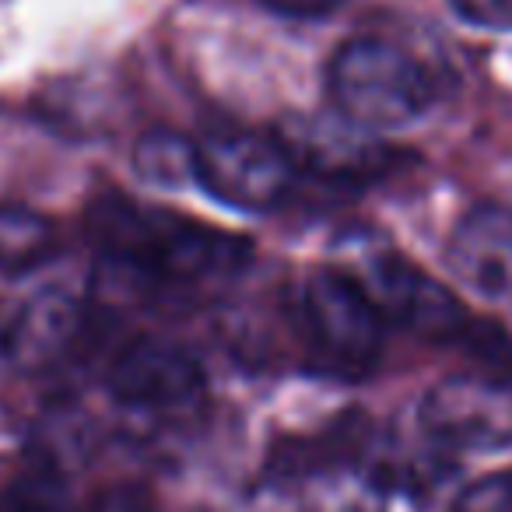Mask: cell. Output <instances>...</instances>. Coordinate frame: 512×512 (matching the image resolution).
<instances>
[{
	"instance_id": "1",
	"label": "cell",
	"mask_w": 512,
	"mask_h": 512,
	"mask_svg": "<svg viewBox=\"0 0 512 512\" xmlns=\"http://www.w3.org/2000/svg\"><path fill=\"white\" fill-rule=\"evenodd\" d=\"M99 242L130 274L165 285H200L242 271L253 256L249 239L221 228L193 225L165 211H141L123 200H109L95 218Z\"/></svg>"
},
{
	"instance_id": "2",
	"label": "cell",
	"mask_w": 512,
	"mask_h": 512,
	"mask_svg": "<svg viewBox=\"0 0 512 512\" xmlns=\"http://www.w3.org/2000/svg\"><path fill=\"white\" fill-rule=\"evenodd\" d=\"M327 88L337 113L362 130H393L432 106L425 64L386 39H351L334 53Z\"/></svg>"
},
{
	"instance_id": "3",
	"label": "cell",
	"mask_w": 512,
	"mask_h": 512,
	"mask_svg": "<svg viewBox=\"0 0 512 512\" xmlns=\"http://www.w3.org/2000/svg\"><path fill=\"white\" fill-rule=\"evenodd\" d=\"M197 183L239 211H271L292 193L295 162L274 137L221 130L197 141Z\"/></svg>"
},
{
	"instance_id": "4",
	"label": "cell",
	"mask_w": 512,
	"mask_h": 512,
	"mask_svg": "<svg viewBox=\"0 0 512 512\" xmlns=\"http://www.w3.org/2000/svg\"><path fill=\"white\" fill-rule=\"evenodd\" d=\"M302 323L316 355L341 372H365L383 348V316L348 271H316L302 292Z\"/></svg>"
},
{
	"instance_id": "5",
	"label": "cell",
	"mask_w": 512,
	"mask_h": 512,
	"mask_svg": "<svg viewBox=\"0 0 512 512\" xmlns=\"http://www.w3.org/2000/svg\"><path fill=\"white\" fill-rule=\"evenodd\" d=\"M421 428L453 453H495L512 446V379L449 376L421 400Z\"/></svg>"
},
{
	"instance_id": "6",
	"label": "cell",
	"mask_w": 512,
	"mask_h": 512,
	"mask_svg": "<svg viewBox=\"0 0 512 512\" xmlns=\"http://www.w3.org/2000/svg\"><path fill=\"white\" fill-rule=\"evenodd\" d=\"M351 278L365 288L383 320L404 330H414L421 337H456L467 327V313L456 295L393 249L369 253L362 271Z\"/></svg>"
},
{
	"instance_id": "7",
	"label": "cell",
	"mask_w": 512,
	"mask_h": 512,
	"mask_svg": "<svg viewBox=\"0 0 512 512\" xmlns=\"http://www.w3.org/2000/svg\"><path fill=\"white\" fill-rule=\"evenodd\" d=\"M106 390L127 411L165 418V414L186 411L204 397V369L179 344L137 341L109 365Z\"/></svg>"
},
{
	"instance_id": "8",
	"label": "cell",
	"mask_w": 512,
	"mask_h": 512,
	"mask_svg": "<svg viewBox=\"0 0 512 512\" xmlns=\"http://www.w3.org/2000/svg\"><path fill=\"white\" fill-rule=\"evenodd\" d=\"M453 274L484 295L512 292V207L477 204L456 225L449 239Z\"/></svg>"
},
{
	"instance_id": "9",
	"label": "cell",
	"mask_w": 512,
	"mask_h": 512,
	"mask_svg": "<svg viewBox=\"0 0 512 512\" xmlns=\"http://www.w3.org/2000/svg\"><path fill=\"white\" fill-rule=\"evenodd\" d=\"M81 323H85L81 302L64 288H46L18 309L8 330L0 334V348L22 369H46L74 348Z\"/></svg>"
},
{
	"instance_id": "10",
	"label": "cell",
	"mask_w": 512,
	"mask_h": 512,
	"mask_svg": "<svg viewBox=\"0 0 512 512\" xmlns=\"http://www.w3.org/2000/svg\"><path fill=\"white\" fill-rule=\"evenodd\" d=\"M393 484L379 467L330 456L299 470V512H390Z\"/></svg>"
},
{
	"instance_id": "11",
	"label": "cell",
	"mask_w": 512,
	"mask_h": 512,
	"mask_svg": "<svg viewBox=\"0 0 512 512\" xmlns=\"http://www.w3.org/2000/svg\"><path fill=\"white\" fill-rule=\"evenodd\" d=\"M281 144L292 155L295 169L306 165V169H316L323 176L334 179H348V176H369L379 165V155L383 151L372 141H365L362 127H355L351 120H306L302 130H295L292 137H281Z\"/></svg>"
},
{
	"instance_id": "12",
	"label": "cell",
	"mask_w": 512,
	"mask_h": 512,
	"mask_svg": "<svg viewBox=\"0 0 512 512\" xmlns=\"http://www.w3.org/2000/svg\"><path fill=\"white\" fill-rule=\"evenodd\" d=\"M57 228L46 214L25 204H0V274L22 278L53 260Z\"/></svg>"
},
{
	"instance_id": "13",
	"label": "cell",
	"mask_w": 512,
	"mask_h": 512,
	"mask_svg": "<svg viewBox=\"0 0 512 512\" xmlns=\"http://www.w3.org/2000/svg\"><path fill=\"white\" fill-rule=\"evenodd\" d=\"M134 169L151 186L197 183V144L176 130H148L134 148Z\"/></svg>"
},
{
	"instance_id": "14",
	"label": "cell",
	"mask_w": 512,
	"mask_h": 512,
	"mask_svg": "<svg viewBox=\"0 0 512 512\" xmlns=\"http://www.w3.org/2000/svg\"><path fill=\"white\" fill-rule=\"evenodd\" d=\"M0 512H67L64 484L57 470L32 467L0 491Z\"/></svg>"
},
{
	"instance_id": "15",
	"label": "cell",
	"mask_w": 512,
	"mask_h": 512,
	"mask_svg": "<svg viewBox=\"0 0 512 512\" xmlns=\"http://www.w3.org/2000/svg\"><path fill=\"white\" fill-rule=\"evenodd\" d=\"M453 512H512V467L481 477L460 491Z\"/></svg>"
},
{
	"instance_id": "16",
	"label": "cell",
	"mask_w": 512,
	"mask_h": 512,
	"mask_svg": "<svg viewBox=\"0 0 512 512\" xmlns=\"http://www.w3.org/2000/svg\"><path fill=\"white\" fill-rule=\"evenodd\" d=\"M463 22L477 29L512 32V0H449Z\"/></svg>"
},
{
	"instance_id": "17",
	"label": "cell",
	"mask_w": 512,
	"mask_h": 512,
	"mask_svg": "<svg viewBox=\"0 0 512 512\" xmlns=\"http://www.w3.org/2000/svg\"><path fill=\"white\" fill-rule=\"evenodd\" d=\"M260 4L271 8L274 15L295 18V22H316V18L334 15L344 0H260Z\"/></svg>"
},
{
	"instance_id": "18",
	"label": "cell",
	"mask_w": 512,
	"mask_h": 512,
	"mask_svg": "<svg viewBox=\"0 0 512 512\" xmlns=\"http://www.w3.org/2000/svg\"><path fill=\"white\" fill-rule=\"evenodd\" d=\"M92 512H158L151 505V498L137 488H109L95 498V509Z\"/></svg>"
}]
</instances>
